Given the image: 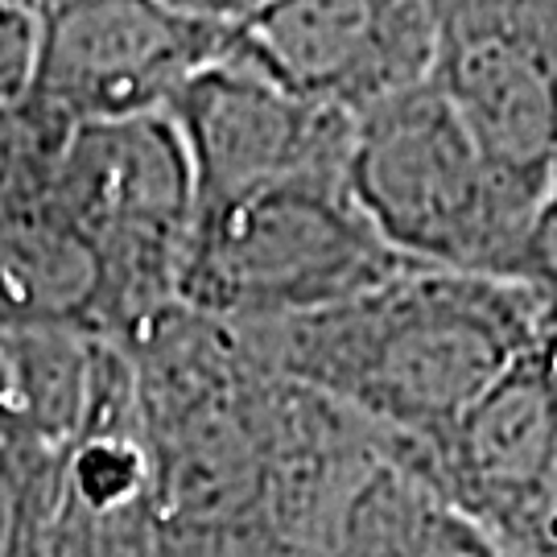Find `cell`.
Wrapping results in <instances>:
<instances>
[{
	"instance_id": "11",
	"label": "cell",
	"mask_w": 557,
	"mask_h": 557,
	"mask_svg": "<svg viewBox=\"0 0 557 557\" xmlns=\"http://www.w3.org/2000/svg\"><path fill=\"white\" fill-rule=\"evenodd\" d=\"M137 326L112 260L41 199L0 207V338L83 335L124 343Z\"/></svg>"
},
{
	"instance_id": "13",
	"label": "cell",
	"mask_w": 557,
	"mask_h": 557,
	"mask_svg": "<svg viewBox=\"0 0 557 557\" xmlns=\"http://www.w3.org/2000/svg\"><path fill=\"white\" fill-rule=\"evenodd\" d=\"M62 458V455H59ZM34 557H161L153 512H96L66 492L59 467L54 512L41 529Z\"/></svg>"
},
{
	"instance_id": "17",
	"label": "cell",
	"mask_w": 557,
	"mask_h": 557,
	"mask_svg": "<svg viewBox=\"0 0 557 557\" xmlns=\"http://www.w3.org/2000/svg\"><path fill=\"white\" fill-rule=\"evenodd\" d=\"M508 281L533 289L557 314V182L549 186V195L541 199V207L533 211L529 227H524V236H520Z\"/></svg>"
},
{
	"instance_id": "18",
	"label": "cell",
	"mask_w": 557,
	"mask_h": 557,
	"mask_svg": "<svg viewBox=\"0 0 557 557\" xmlns=\"http://www.w3.org/2000/svg\"><path fill=\"white\" fill-rule=\"evenodd\" d=\"M21 438V413H17V388H13V368H9V351L0 343V446Z\"/></svg>"
},
{
	"instance_id": "16",
	"label": "cell",
	"mask_w": 557,
	"mask_h": 557,
	"mask_svg": "<svg viewBox=\"0 0 557 557\" xmlns=\"http://www.w3.org/2000/svg\"><path fill=\"white\" fill-rule=\"evenodd\" d=\"M59 140L41 133L21 108H0V207L38 186Z\"/></svg>"
},
{
	"instance_id": "8",
	"label": "cell",
	"mask_w": 557,
	"mask_h": 557,
	"mask_svg": "<svg viewBox=\"0 0 557 557\" xmlns=\"http://www.w3.org/2000/svg\"><path fill=\"white\" fill-rule=\"evenodd\" d=\"M430 83L529 211L557 182V4H438Z\"/></svg>"
},
{
	"instance_id": "9",
	"label": "cell",
	"mask_w": 557,
	"mask_h": 557,
	"mask_svg": "<svg viewBox=\"0 0 557 557\" xmlns=\"http://www.w3.org/2000/svg\"><path fill=\"white\" fill-rule=\"evenodd\" d=\"M438 4L421 0H301L252 4L232 54L301 100L359 116L430 83Z\"/></svg>"
},
{
	"instance_id": "6",
	"label": "cell",
	"mask_w": 557,
	"mask_h": 557,
	"mask_svg": "<svg viewBox=\"0 0 557 557\" xmlns=\"http://www.w3.org/2000/svg\"><path fill=\"white\" fill-rule=\"evenodd\" d=\"M41 199L112 260L137 326L178 301L199 199L170 112L71 128L46 161Z\"/></svg>"
},
{
	"instance_id": "14",
	"label": "cell",
	"mask_w": 557,
	"mask_h": 557,
	"mask_svg": "<svg viewBox=\"0 0 557 557\" xmlns=\"http://www.w3.org/2000/svg\"><path fill=\"white\" fill-rule=\"evenodd\" d=\"M59 455L38 442L0 446V557H34L59 496Z\"/></svg>"
},
{
	"instance_id": "1",
	"label": "cell",
	"mask_w": 557,
	"mask_h": 557,
	"mask_svg": "<svg viewBox=\"0 0 557 557\" xmlns=\"http://www.w3.org/2000/svg\"><path fill=\"white\" fill-rule=\"evenodd\" d=\"M549 326L557 314L517 281L405 269L331 310L236 335L273 376L400 446H425Z\"/></svg>"
},
{
	"instance_id": "10",
	"label": "cell",
	"mask_w": 557,
	"mask_h": 557,
	"mask_svg": "<svg viewBox=\"0 0 557 557\" xmlns=\"http://www.w3.org/2000/svg\"><path fill=\"white\" fill-rule=\"evenodd\" d=\"M199 207L289 178H343L356 116L301 100L239 54L199 71L170 103Z\"/></svg>"
},
{
	"instance_id": "2",
	"label": "cell",
	"mask_w": 557,
	"mask_h": 557,
	"mask_svg": "<svg viewBox=\"0 0 557 557\" xmlns=\"http://www.w3.org/2000/svg\"><path fill=\"white\" fill-rule=\"evenodd\" d=\"M137 384L161 557L273 554L285 380L232 326L165 306L120 343Z\"/></svg>"
},
{
	"instance_id": "3",
	"label": "cell",
	"mask_w": 557,
	"mask_h": 557,
	"mask_svg": "<svg viewBox=\"0 0 557 557\" xmlns=\"http://www.w3.org/2000/svg\"><path fill=\"white\" fill-rule=\"evenodd\" d=\"M405 269L359 215L343 178H289L195 211L174 298L252 331L351 301Z\"/></svg>"
},
{
	"instance_id": "5",
	"label": "cell",
	"mask_w": 557,
	"mask_h": 557,
	"mask_svg": "<svg viewBox=\"0 0 557 557\" xmlns=\"http://www.w3.org/2000/svg\"><path fill=\"white\" fill-rule=\"evenodd\" d=\"M38 9V75L21 112L50 137L170 112L186 83L236 50L252 13V4L165 0H62Z\"/></svg>"
},
{
	"instance_id": "4",
	"label": "cell",
	"mask_w": 557,
	"mask_h": 557,
	"mask_svg": "<svg viewBox=\"0 0 557 557\" xmlns=\"http://www.w3.org/2000/svg\"><path fill=\"white\" fill-rule=\"evenodd\" d=\"M343 182L372 232L421 269L508 281L533 220L434 83L359 112Z\"/></svg>"
},
{
	"instance_id": "12",
	"label": "cell",
	"mask_w": 557,
	"mask_h": 557,
	"mask_svg": "<svg viewBox=\"0 0 557 557\" xmlns=\"http://www.w3.org/2000/svg\"><path fill=\"white\" fill-rule=\"evenodd\" d=\"M400 450V446H397ZM322 557H517L425 487L397 455L363 479Z\"/></svg>"
},
{
	"instance_id": "15",
	"label": "cell",
	"mask_w": 557,
	"mask_h": 557,
	"mask_svg": "<svg viewBox=\"0 0 557 557\" xmlns=\"http://www.w3.org/2000/svg\"><path fill=\"white\" fill-rule=\"evenodd\" d=\"M41 50V9L38 4H13L0 0V108H21L34 75H38Z\"/></svg>"
},
{
	"instance_id": "7",
	"label": "cell",
	"mask_w": 557,
	"mask_h": 557,
	"mask_svg": "<svg viewBox=\"0 0 557 557\" xmlns=\"http://www.w3.org/2000/svg\"><path fill=\"white\" fill-rule=\"evenodd\" d=\"M397 458L517 557H557V326L438 438Z\"/></svg>"
}]
</instances>
